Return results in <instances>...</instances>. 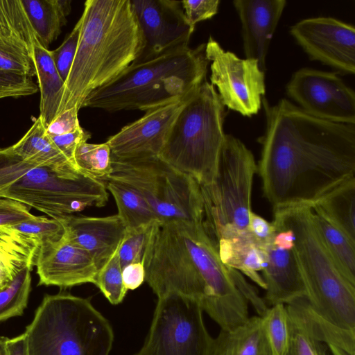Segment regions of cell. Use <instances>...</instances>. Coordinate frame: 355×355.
Returning a JSON list of instances; mask_svg holds the SVG:
<instances>
[{
  "instance_id": "5",
  "label": "cell",
  "mask_w": 355,
  "mask_h": 355,
  "mask_svg": "<svg viewBox=\"0 0 355 355\" xmlns=\"http://www.w3.org/2000/svg\"><path fill=\"white\" fill-rule=\"evenodd\" d=\"M293 232L306 289V308L319 324L355 332V286L341 272L322 243L310 205L273 210Z\"/></svg>"
},
{
  "instance_id": "18",
  "label": "cell",
  "mask_w": 355,
  "mask_h": 355,
  "mask_svg": "<svg viewBox=\"0 0 355 355\" xmlns=\"http://www.w3.org/2000/svg\"><path fill=\"white\" fill-rule=\"evenodd\" d=\"M35 266L40 285L60 288L94 284L98 272L90 254L65 234L58 241L40 243Z\"/></svg>"
},
{
  "instance_id": "10",
  "label": "cell",
  "mask_w": 355,
  "mask_h": 355,
  "mask_svg": "<svg viewBox=\"0 0 355 355\" xmlns=\"http://www.w3.org/2000/svg\"><path fill=\"white\" fill-rule=\"evenodd\" d=\"M106 180L123 183L135 189L162 225L177 224L193 228L202 225L200 184L158 156L133 159L112 156V172Z\"/></svg>"
},
{
  "instance_id": "11",
  "label": "cell",
  "mask_w": 355,
  "mask_h": 355,
  "mask_svg": "<svg viewBox=\"0 0 355 355\" xmlns=\"http://www.w3.org/2000/svg\"><path fill=\"white\" fill-rule=\"evenodd\" d=\"M198 302L168 292L157 302L146 339L134 355H218L216 338L207 331Z\"/></svg>"
},
{
  "instance_id": "21",
  "label": "cell",
  "mask_w": 355,
  "mask_h": 355,
  "mask_svg": "<svg viewBox=\"0 0 355 355\" xmlns=\"http://www.w3.org/2000/svg\"><path fill=\"white\" fill-rule=\"evenodd\" d=\"M11 147L24 160L48 167L63 178L77 179L83 175L53 144L40 116L24 136Z\"/></svg>"
},
{
  "instance_id": "43",
  "label": "cell",
  "mask_w": 355,
  "mask_h": 355,
  "mask_svg": "<svg viewBox=\"0 0 355 355\" xmlns=\"http://www.w3.org/2000/svg\"><path fill=\"white\" fill-rule=\"evenodd\" d=\"M49 137L55 146L75 166L74 153L76 149L80 143L87 141V140L91 137V134L83 130L82 127H80L71 132L61 135Z\"/></svg>"
},
{
  "instance_id": "30",
  "label": "cell",
  "mask_w": 355,
  "mask_h": 355,
  "mask_svg": "<svg viewBox=\"0 0 355 355\" xmlns=\"http://www.w3.org/2000/svg\"><path fill=\"white\" fill-rule=\"evenodd\" d=\"M289 340L286 355H329V347L313 329L295 300L286 306Z\"/></svg>"
},
{
  "instance_id": "19",
  "label": "cell",
  "mask_w": 355,
  "mask_h": 355,
  "mask_svg": "<svg viewBox=\"0 0 355 355\" xmlns=\"http://www.w3.org/2000/svg\"><path fill=\"white\" fill-rule=\"evenodd\" d=\"M66 237L85 249L100 270L119 248L126 227L118 214L105 217L67 215L58 218Z\"/></svg>"
},
{
  "instance_id": "8",
  "label": "cell",
  "mask_w": 355,
  "mask_h": 355,
  "mask_svg": "<svg viewBox=\"0 0 355 355\" xmlns=\"http://www.w3.org/2000/svg\"><path fill=\"white\" fill-rule=\"evenodd\" d=\"M225 116L214 86L205 80L177 116L158 157L200 185L210 184L226 135Z\"/></svg>"
},
{
  "instance_id": "15",
  "label": "cell",
  "mask_w": 355,
  "mask_h": 355,
  "mask_svg": "<svg viewBox=\"0 0 355 355\" xmlns=\"http://www.w3.org/2000/svg\"><path fill=\"white\" fill-rule=\"evenodd\" d=\"M272 223L275 232L265 246L266 262L261 271L266 286L264 301L271 306L287 304L306 296V289L295 252L293 232L276 215Z\"/></svg>"
},
{
  "instance_id": "49",
  "label": "cell",
  "mask_w": 355,
  "mask_h": 355,
  "mask_svg": "<svg viewBox=\"0 0 355 355\" xmlns=\"http://www.w3.org/2000/svg\"><path fill=\"white\" fill-rule=\"evenodd\" d=\"M8 338L0 337V355H7L6 354V341Z\"/></svg>"
},
{
  "instance_id": "20",
  "label": "cell",
  "mask_w": 355,
  "mask_h": 355,
  "mask_svg": "<svg viewBox=\"0 0 355 355\" xmlns=\"http://www.w3.org/2000/svg\"><path fill=\"white\" fill-rule=\"evenodd\" d=\"M233 4L241 23L245 58L257 60L265 72L268 47L286 1L234 0Z\"/></svg>"
},
{
  "instance_id": "16",
  "label": "cell",
  "mask_w": 355,
  "mask_h": 355,
  "mask_svg": "<svg viewBox=\"0 0 355 355\" xmlns=\"http://www.w3.org/2000/svg\"><path fill=\"white\" fill-rule=\"evenodd\" d=\"M130 1L145 40V47L137 59L188 45L194 29L186 19L181 1Z\"/></svg>"
},
{
  "instance_id": "17",
  "label": "cell",
  "mask_w": 355,
  "mask_h": 355,
  "mask_svg": "<svg viewBox=\"0 0 355 355\" xmlns=\"http://www.w3.org/2000/svg\"><path fill=\"white\" fill-rule=\"evenodd\" d=\"M189 98L150 110L110 137L106 143L112 156L119 159L158 156L173 122Z\"/></svg>"
},
{
  "instance_id": "4",
  "label": "cell",
  "mask_w": 355,
  "mask_h": 355,
  "mask_svg": "<svg viewBox=\"0 0 355 355\" xmlns=\"http://www.w3.org/2000/svg\"><path fill=\"white\" fill-rule=\"evenodd\" d=\"M206 44L180 46L137 59L114 79L92 92L83 107L109 112H147L191 96L205 80Z\"/></svg>"
},
{
  "instance_id": "33",
  "label": "cell",
  "mask_w": 355,
  "mask_h": 355,
  "mask_svg": "<svg viewBox=\"0 0 355 355\" xmlns=\"http://www.w3.org/2000/svg\"><path fill=\"white\" fill-rule=\"evenodd\" d=\"M31 270L24 268L0 291V322L24 313L31 291Z\"/></svg>"
},
{
  "instance_id": "35",
  "label": "cell",
  "mask_w": 355,
  "mask_h": 355,
  "mask_svg": "<svg viewBox=\"0 0 355 355\" xmlns=\"http://www.w3.org/2000/svg\"><path fill=\"white\" fill-rule=\"evenodd\" d=\"M272 355H286L289 340L288 315L283 304L268 308L261 316Z\"/></svg>"
},
{
  "instance_id": "29",
  "label": "cell",
  "mask_w": 355,
  "mask_h": 355,
  "mask_svg": "<svg viewBox=\"0 0 355 355\" xmlns=\"http://www.w3.org/2000/svg\"><path fill=\"white\" fill-rule=\"evenodd\" d=\"M107 190L114 197L118 215L126 229H137L159 222L155 214L146 200L130 187L111 180H106Z\"/></svg>"
},
{
  "instance_id": "44",
  "label": "cell",
  "mask_w": 355,
  "mask_h": 355,
  "mask_svg": "<svg viewBox=\"0 0 355 355\" xmlns=\"http://www.w3.org/2000/svg\"><path fill=\"white\" fill-rule=\"evenodd\" d=\"M227 268L232 279L241 294L248 301L250 302L259 316H263L268 308L266 302L259 296L255 288L245 279L240 272L233 268Z\"/></svg>"
},
{
  "instance_id": "12",
  "label": "cell",
  "mask_w": 355,
  "mask_h": 355,
  "mask_svg": "<svg viewBox=\"0 0 355 355\" xmlns=\"http://www.w3.org/2000/svg\"><path fill=\"white\" fill-rule=\"evenodd\" d=\"M211 62L210 81L224 106L245 116L256 114L265 94V72L253 59H241L225 51L211 36L205 46Z\"/></svg>"
},
{
  "instance_id": "24",
  "label": "cell",
  "mask_w": 355,
  "mask_h": 355,
  "mask_svg": "<svg viewBox=\"0 0 355 355\" xmlns=\"http://www.w3.org/2000/svg\"><path fill=\"white\" fill-rule=\"evenodd\" d=\"M33 58L40 92V116L46 128L60 113L64 82L55 66L51 51L38 41L33 45Z\"/></svg>"
},
{
  "instance_id": "28",
  "label": "cell",
  "mask_w": 355,
  "mask_h": 355,
  "mask_svg": "<svg viewBox=\"0 0 355 355\" xmlns=\"http://www.w3.org/2000/svg\"><path fill=\"white\" fill-rule=\"evenodd\" d=\"M312 205L355 242V177L334 188Z\"/></svg>"
},
{
  "instance_id": "3",
  "label": "cell",
  "mask_w": 355,
  "mask_h": 355,
  "mask_svg": "<svg viewBox=\"0 0 355 355\" xmlns=\"http://www.w3.org/2000/svg\"><path fill=\"white\" fill-rule=\"evenodd\" d=\"M78 22L77 49L59 114L81 109L92 92L118 76L145 47L130 0H87Z\"/></svg>"
},
{
  "instance_id": "46",
  "label": "cell",
  "mask_w": 355,
  "mask_h": 355,
  "mask_svg": "<svg viewBox=\"0 0 355 355\" xmlns=\"http://www.w3.org/2000/svg\"><path fill=\"white\" fill-rule=\"evenodd\" d=\"M248 230L253 239L260 245L265 247L273 236L275 227L272 223L252 211L249 218Z\"/></svg>"
},
{
  "instance_id": "36",
  "label": "cell",
  "mask_w": 355,
  "mask_h": 355,
  "mask_svg": "<svg viewBox=\"0 0 355 355\" xmlns=\"http://www.w3.org/2000/svg\"><path fill=\"white\" fill-rule=\"evenodd\" d=\"M119 250V248L98 270L94 284L100 289L106 299L114 305L121 303L128 291L123 282Z\"/></svg>"
},
{
  "instance_id": "42",
  "label": "cell",
  "mask_w": 355,
  "mask_h": 355,
  "mask_svg": "<svg viewBox=\"0 0 355 355\" xmlns=\"http://www.w3.org/2000/svg\"><path fill=\"white\" fill-rule=\"evenodd\" d=\"M30 207L13 200L0 198V227L12 226L33 218Z\"/></svg>"
},
{
  "instance_id": "31",
  "label": "cell",
  "mask_w": 355,
  "mask_h": 355,
  "mask_svg": "<svg viewBox=\"0 0 355 355\" xmlns=\"http://www.w3.org/2000/svg\"><path fill=\"white\" fill-rule=\"evenodd\" d=\"M0 69L18 76H36L33 48L16 34L0 35Z\"/></svg>"
},
{
  "instance_id": "23",
  "label": "cell",
  "mask_w": 355,
  "mask_h": 355,
  "mask_svg": "<svg viewBox=\"0 0 355 355\" xmlns=\"http://www.w3.org/2000/svg\"><path fill=\"white\" fill-rule=\"evenodd\" d=\"M216 250L222 263L238 270L265 289L259 275L266 266L265 247L260 245L249 233L241 236L220 240Z\"/></svg>"
},
{
  "instance_id": "9",
  "label": "cell",
  "mask_w": 355,
  "mask_h": 355,
  "mask_svg": "<svg viewBox=\"0 0 355 355\" xmlns=\"http://www.w3.org/2000/svg\"><path fill=\"white\" fill-rule=\"evenodd\" d=\"M257 165L253 154L239 139L225 135L212 182L200 185L202 227L217 243L249 234L253 179Z\"/></svg>"
},
{
  "instance_id": "26",
  "label": "cell",
  "mask_w": 355,
  "mask_h": 355,
  "mask_svg": "<svg viewBox=\"0 0 355 355\" xmlns=\"http://www.w3.org/2000/svg\"><path fill=\"white\" fill-rule=\"evenodd\" d=\"M310 209L313 222L325 248L343 275L355 286V242L318 206L311 205Z\"/></svg>"
},
{
  "instance_id": "22",
  "label": "cell",
  "mask_w": 355,
  "mask_h": 355,
  "mask_svg": "<svg viewBox=\"0 0 355 355\" xmlns=\"http://www.w3.org/2000/svg\"><path fill=\"white\" fill-rule=\"evenodd\" d=\"M40 241L10 226L0 227V291L19 272L35 266Z\"/></svg>"
},
{
  "instance_id": "48",
  "label": "cell",
  "mask_w": 355,
  "mask_h": 355,
  "mask_svg": "<svg viewBox=\"0 0 355 355\" xmlns=\"http://www.w3.org/2000/svg\"><path fill=\"white\" fill-rule=\"evenodd\" d=\"M7 355H28L26 335L24 333L6 341Z\"/></svg>"
},
{
  "instance_id": "6",
  "label": "cell",
  "mask_w": 355,
  "mask_h": 355,
  "mask_svg": "<svg viewBox=\"0 0 355 355\" xmlns=\"http://www.w3.org/2000/svg\"><path fill=\"white\" fill-rule=\"evenodd\" d=\"M28 355H109L114 331L90 300L46 295L26 327Z\"/></svg>"
},
{
  "instance_id": "32",
  "label": "cell",
  "mask_w": 355,
  "mask_h": 355,
  "mask_svg": "<svg viewBox=\"0 0 355 355\" xmlns=\"http://www.w3.org/2000/svg\"><path fill=\"white\" fill-rule=\"evenodd\" d=\"M74 164L80 174L103 181L112 172L110 148L106 142H82L76 149Z\"/></svg>"
},
{
  "instance_id": "13",
  "label": "cell",
  "mask_w": 355,
  "mask_h": 355,
  "mask_svg": "<svg viewBox=\"0 0 355 355\" xmlns=\"http://www.w3.org/2000/svg\"><path fill=\"white\" fill-rule=\"evenodd\" d=\"M288 96L307 114L333 122L355 124V94L337 73L311 68L296 71Z\"/></svg>"
},
{
  "instance_id": "41",
  "label": "cell",
  "mask_w": 355,
  "mask_h": 355,
  "mask_svg": "<svg viewBox=\"0 0 355 355\" xmlns=\"http://www.w3.org/2000/svg\"><path fill=\"white\" fill-rule=\"evenodd\" d=\"M186 19L195 29L196 24L213 17L218 10L219 0H185L181 1Z\"/></svg>"
},
{
  "instance_id": "2",
  "label": "cell",
  "mask_w": 355,
  "mask_h": 355,
  "mask_svg": "<svg viewBox=\"0 0 355 355\" xmlns=\"http://www.w3.org/2000/svg\"><path fill=\"white\" fill-rule=\"evenodd\" d=\"M145 281L154 293L174 292L198 302L224 330L248 318V300L200 227L158 223L146 250Z\"/></svg>"
},
{
  "instance_id": "47",
  "label": "cell",
  "mask_w": 355,
  "mask_h": 355,
  "mask_svg": "<svg viewBox=\"0 0 355 355\" xmlns=\"http://www.w3.org/2000/svg\"><path fill=\"white\" fill-rule=\"evenodd\" d=\"M145 268L144 263H133L122 268V278L125 288L135 290L145 282Z\"/></svg>"
},
{
  "instance_id": "7",
  "label": "cell",
  "mask_w": 355,
  "mask_h": 355,
  "mask_svg": "<svg viewBox=\"0 0 355 355\" xmlns=\"http://www.w3.org/2000/svg\"><path fill=\"white\" fill-rule=\"evenodd\" d=\"M0 198L21 202L58 218L91 207H104L109 194L104 181L81 175L62 177L27 162L11 146L0 148Z\"/></svg>"
},
{
  "instance_id": "45",
  "label": "cell",
  "mask_w": 355,
  "mask_h": 355,
  "mask_svg": "<svg viewBox=\"0 0 355 355\" xmlns=\"http://www.w3.org/2000/svg\"><path fill=\"white\" fill-rule=\"evenodd\" d=\"M76 107H71L59 114L46 127L49 136H56L73 132L80 126Z\"/></svg>"
},
{
  "instance_id": "14",
  "label": "cell",
  "mask_w": 355,
  "mask_h": 355,
  "mask_svg": "<svg viewBox=\"0 0 355 355\" xmlns=\"http://www.w3.org/2000/svg\"><path fill=\"white\" fill-rule=\"evenodd\" d=\"M290 33L312 60L346 74L355 73V28L329 17L302 19Z\"/></svg>"
},
{
  "instance_id": "39",
  "label": "cell",
  "mask_w": 355,
  "mask_h": 355,
  "mask_svg": "<svg viewBox=\"0 0 355 355\" xmlns=\"http://www.w3.org/2000/svg\"><path fill=\"white\" fill-rule=\"evenodd\" d=\"M79 24L77 21L71 32L62 44L51 54L55 66L64 82L66 81L73 63L79 37Z\"/></svg>"
},
{
  "instance_id": "25",
  "label": "cell",
  "mask_w": 355,
  "mask_h": 355,
  "mask_svg": "<svg viewBox=\"0 0 355 355\" xmlns=\"http://www.w3.org/2000/svg\"><path fill=\"white\" fill-rule=\"evenodd\" d=\"M39 43L48 49L67 24L70 0H21Z\"/></svg>"
},
{
  "instance_id": "34",
  "label": "cell",
  "mask_w": 355,
  "mask_h": 355,
  "mask_svg": "<svg viewBox=\"0 0 355 355\" xmlns=\"http://www.w3.org/2000/svg\"><path fill=\"white\" fill-rule=\"evenodd\" d=\"M16 34L33 48L37 42L21 0H0V35Z\"/></svg>"
},
{
  "instance_id": "38",
  "label": "cell",
  "mask_w": 355,
  "mask_h": 355,
  "mask_svg": "<svg viewBox=\"0 0 355 355\" xmlns=\"http://www.w3.org/2000/svg\"><path fill=\"white\" fill-rule=\"evenodd\" d=\"M10 227L24 234L36 238L40 243L58 241L64 234V226L58 218L46 216H35Z\"/></svg>"
},
{
  "instance_id": "37",
  "label": "cell",
  "mask_w": 355,
  "mask_h": 355,
  "mask_svg": "<svg viewBox=\"0 0 355 355\" xmlns=\"http://www.w3.org/2000/svg\"><path fill=\"white\" fill-rule=\"evenodd\" d=\"M157 222L137 229H126L119 250L121 268L133 263H143L144 256Z\"/></svg>"
},
{
  "instance_id": "27",
  "label": "cell",
  "mask_w": 355,
  "mask_h": 355,
  "mask_svg": "<svg viewBox=\"0 0 355 355\" xmlns=\"http://www.w3.org/2000/svg\"><path fill=\"white\" fill-rule=\"evenodd\" d=\"M218 355H272L261 316L249 317L232 331L220 329Z\"/></svg>"
},
{
  "instance_id": "40",
  "label": "cell",
  "mask_w": 355,
  "mask_h": 355,
  "mask_svg": "<svg viewBox=\"0 0 355 355\" xmlns=\"http://www.w3.org/2000/svg\"><path fill=\"white\" fill-rule=\"evenodd\" d=\"M38 89L32 78L0 69V98L29 96L37 93Z\"/></svg>"
},
{
  "instance_id": "1",
  "label": "cell",
  "mask_w": 355,
  "mask_h": 355,
  "mask_svg": "<svg viewBox=\"0 0 355 355\" xmlns=\"http://www.w3.org/2000/svg\"><path fill=\"white\" fill-rule=\"evenodd\" d=\"M266 116L257 172L273 210L311 205L355 177V124L313 116L286 98Z\"/></svg>"
}]
</instances>
